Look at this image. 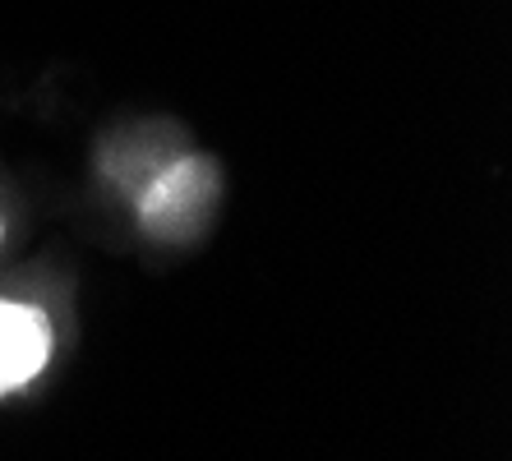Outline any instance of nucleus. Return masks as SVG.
Returning <instances> with one entry per match:
<instances>
[{"label":"nucleus","instance_id":"obj_1","mask_svg":"<svg viewBox=\"0 0 512 461\" xmlns=\"http://www.w3.org/2000/svg\"><path fill=\"white\" fill-rule=\"evenodd\" d=\"M51 351H56V328L47 309L33 300L0 296V397L42 379Z\"/></svg>","mask_w":512,"mask_h":461},{"label":"nucleus","instance_id":"obj_2","mask_svg":"<svg viewBox=\"0 0 512 461\" xmlns=\"http://www.w3.org/2000/svg\"><path fill=\"white\" fill-rule=\"evenodd\" d=\"M0 240H5V213H0Z\"/></svg>","mask_w":512,"mask_h":461}]
</instances>
